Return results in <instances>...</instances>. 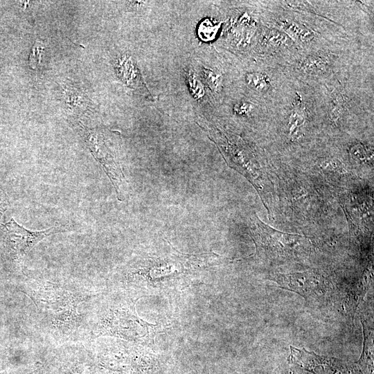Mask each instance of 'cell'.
Segmentation results:
<instances>
[{
    "mask_svg": "<svg viewBox=\"0 0 374 374\" xmlns=\"http://www.w3.org/2000/svg\"><path fill=\"white\" fill-rule=\"evenodd\" d=\"M373 62V48L323 46L301 50L280 66L287 77L317 86L356 66Z\"/></svg>",
    "mask_w": 374,
    "mask_h": 374,
    "instance_id": "6da1fadb",
    "label": "cell"
},
{
    "mask_svg": "<svg viewBox=\"0 0 374 374\" xmlns=\"http://www.w3.org/2000/svg\"><path fill=\"white\" fill-rule=\"evenodd\" d=\"M30 297L39 313L59 335H69L80 321L78 307L82 297L55 284H45L30 290Z\"/></svg>",
    "mask_w": 374,
    "mask_h": 374,
    "instance_id": "7a4b0ae2",
    "label": "cell"
},
{
    "mask_svg": "<svg viewBox=\"0 0 374 374\" xmlns=\"http://www.w3.org/2000/svg\"><path fill=\"white\" fill-rule=\"evenodd\" d=\"M256 67L244 73V83L253 97L269 107L280 96L290 79L277 64L256 60Z\"/></svg>",
    "mask_w": 374,
    "mask_h": 374,
    "instance_id": "3957f363",
    "label": "cell"
},
{
    "mask_svg": "<svg viewBox=\"0 0 374 374\" xmlns=\"http://www.w3.org/2000/svg\"><path fill=\"white\" fill-rule=\"evenodd\" d=\"M256 60L282 65L301 49L280 30L260 23L253 47Z\"/></svg>",
    "mask_w": 374,
    "mask_h": 374,
    "instance_id": "277c9868",
    "label": "cell"
},
{
    "mask_svg": "<svg viewBox=\"0 0 374 374\" xmlns=\"http://www.w3.org/2000/svg\"><path fill=\"white\" fill-rule=\"evenodd\" d=\"M142 321L130 306L112 307L105 312L97 323L96 336H114L127 340H135L142 337Z\"/></svg>",
    "mask_w": 374,
    "mask_h": 374,
    "instance_id": "5b68a950",
    "label": "cell"
},
{
    "mask_svg": "<svg viewBox=\"0 0 374 374\" xmlns=\"http://www.w3.org/2000/svg\"><path fill=\"white\" fill-rule=\"evenodd\" d=\"M252 237L259 256L273 260L287 258L293 255L294 248L301 238L280 233L264 226L257 220Z\"/></svg>",
    "mask_w": 374,
    "mask_h": 374,
    "instance_id": "8992f818",
    "label": "cell"
},
{
    "mask_svg": "<svg viewBox=\"0 0 374 374\" xmlns=\"http://www.w3.org/2000/svg\"><path fill=\"white\" fill-rule=\"evenodd\" d=\"M281 288L298 293L303 298H321L330 290L329 281L317 271L276 274L271 277Z\"/></svg>",
    "mask_w": 374,
    "mask_h": 374,
    "instance_id": "52a82bcc",
    "label": "cell"
},
{
    "mask_svg": "<svg viewBox=\"0 0 374 374\" xmlns=\"http://www.w3.org/2000/svg\"><path fill=\"white\" fill-rule=\"evenodd\" d=\"M5 229L8 247L19 260L46 237L62 230L57 226L43 231H30L17 224L12 218L5 224Z\"/></svg>",
    "mask_w": 374,
    "mask_h": 374,
    "instance_id": "ba28073f",
    "label": "cell"
},
{
    "mask_svg": "<svg viewBox=\"0 0 374 374\" xmlns=\"http://www.w3.org/2000/svg\"><path fill=\"white\" fill-rule=\"evenodd\" d=\"M289 364L296 365L303 370L316 374L317 368H322L323 374H341L347 371L346 364L333 357L319 355L305 349L290 346Z\"/></svg>",
    "mask_w": 374,
    "mask_h": 374,
    "instance_id": "9c48e42d",
    "label": "cell"
},
{
    "mask_svg": "<svg viewBox=\"0 0 374 374\" xmlns=\"http://www.w3.org/2000/svg\"><path fill=\"white\" fill-rule=\"evenodd\" d=\"M363 328V350L359 360L355 363V367L360 374H372L373 368V339L367 332L364 323Z\"/></svg>",
    "mask_w": 374,
    "mask_h": 374,
    "instance_id": "30bf717a",
    "label": "cell"
},
{
    "mask_svg": "<svg viewBox=\"0 0 374 374\" xmlns=\"http://www.w3.org/2000/svg\"><path fill=\"white\" fill-rule=\"evenodd\" d=\"M201 73L204 81L212 91L219 92L222 89L223 76L220 72L203 68Z\"/></svg>",
    "mask_w": 374,
    "mask_h": 374,
    "instance_id": "8fae6325",
    "label": "cell"
},
{
    "mask_svg": "<svg viewBox=\"0 0 374 374\" xmlns=\"http://www.w3.org/2000/svg\"><path fill=\"white\" fill-rule=\"evenodd\" d=\"M118 72L126 82H133L137 77V69L130 57H123L118 62Z\"/></svg>",
    "mask_w": 374,
    "mask_h": 374,
    "instance_id": "7c38bea8",
    "label": "cell"
},
{
    "mask_svg": "<svg viewBox=\"0 0 374 374\" xmlns=\"http://www.w3.org/2000/svg\"><path fill=\"white\" fill-rule=\"evenodd\" d=\"M186 82L192 96L197 100L202 98L205 93L204 89L202 82L193 71L188 72Z\"/></svg>",
    "mask_w": 374,
    "mask_h": 374,
    "instance_id": "4fadbf2b",
    "label": "cell"
},
{
    "mask_svg": "<svg viewBox=\"0 0 374 374\" xmlns=\"http://www.w3.org/2000/svg\"><path fill=\"white\" fill-rule=\"evenodd\" d=\"M44 46L42 42L37 41L33 45L29 57V66L33 69H37L42 60Z\"/></svg>",
    "mask_w": 374,
    "mask_h": 374,
    "instance_id": "5bb4252c",
    "label": "cell"
},
{
    "mask_svg": "<svg viewBox=\"0 0 374 374\" xmlns=\"http://www.w3.org/2000/svg\"><path fill=\"white\" fill-rule=\"evenodd\" d=\"M200 29H203L204 30H207L204 33H203V34L200 35H204L203 37V39H207V35H209L208 37H209V40L212 39L214 38V37H215V35L217 32V30L219 28V26H214L213 24H211V22L209 21H203L202 24H201L200 27H199Z\"/></svg>",
    "mask_w": 374,
    "mask_h": 374,
    "instance_id": "9a60e30c",
    "label": "cell"
},
{
    "mask_svg": "<svg viewBox=\"0 0 374 374\" xmlns=\"http://www.w3.org/2000/svg\"><path fill=\"white\" fill-rule=\"evenodd\" d=\"M8 206V200L7 196L0 187V213H3V212L7 209Z\"/></svg>",
    "mask_w": 374,
    "mask_h": 374,
    "instance_id": "2e32d148",
    "label": "cell"
},
{
    "mask_svg": "<svg viewBox=\"0 0 374 374\" xmlns=\"http://www.w3.org/2000/svg\"><path fill=\"white\" fill-rule=\"evenodd\" d=\"M288 374H296V373L290 368Z\"/></svg>",
    "mask_w": 374,
    "mask_h": 374,
    "instance_id": "e0dca14e",
    "label": "cell"
}]
</instances>
